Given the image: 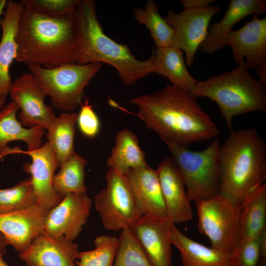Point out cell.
Wrapping results in <instances>:
<instances>
[{
  "instance_id": "cell-25",
  "label": "cell",
  "mask_w": 266,
  "mask_h": 266,
  "mask_svg": "<svg viewBox=\"0 0 266 266\" xmlns=\"http://www.w3.org/2000/svg\"><path fill=\"white\" fill-rule=\"evenodd\" d=\"M106 164L110 169L124 175L131 170L148 166L137 137L128 129L118 133L115 145L106 160Z\"/></svg>"
},
{
  "instance_id": "cell-14",
  "label": "cell",
  "mask_w": 266,
  "mask_h": 266,
  "mask_svg": "<svg viewBox=\"0 0 266 266\" xmlns=\"http://www.w3.org/2000/svg\"><path fill=\"white\" fill-rule=\"evenodd\" d=\"M175 224L167 217L144 215L130 228L152 266H171V237Z\"/></svg>"
},
{
  "instance_id": "cell-37",
  "label": "cell",
  "mask_w": 266,
  "mask_h": 266,
  "mask_svg": "<svg viewBox=\"0 0 266 266\" xmlns=\"http://www.w3.org/2000/svg\"><path fill=\"white\" fill-rule=\"evenodd\" d=\"M257 74L260 79L259 80L266 84V65L257 69Z\"/></svg>"
},
{
  "instance_id": "cell-11",
  "label": "cell",
  "mask_w": 266,
  "mask_h": 266,
  "mask_svg": "<svg viewBox=\"0 0 266 266\" xmlns=\"http://www.w3.org/2000/svg\"><path fill=\"white\" fill-rule=\"evenodd\" d=\"M15 154L27 155L31 158L32 163L24 164L23 169L31 175L37 204L46 210L51 209L64 198L56 192L53 185L54 173L59 167L53 150L47 142L31 151L8 146L3 152L2 157Z\"/></svg>"
},
{
  "instance_id": "cell-41",
  "label": "cell",
  "mask_w": 266,
  "mask_h": 266,
  "mask_svg": "<svg viewBox=\"0 0 266 266\" xmlns=\"http://www.w3.org/2000/svg\"><path fill=\"white\" fill-rule=\"evenodd\" d=\"M3 255L0 254V266H9L4 261L3 258Z\"/></svg>"
},
{
  "instance_id": "cell-9",
  "label": "cell",
  "mask_w": 266,
  "mask_h": 266,
  "mask_svg": "<svg viewBox=\"0 0 266 266\" xmlns=\"http://www.w3.org/2000/svg\"><path fill=\"white\" fill-rule=\"evenodd\" d=\"M105 179L94 202L103 226L113 231L130 228L143 215L126 176L109 169Z\"/></svg>"
},
{
  "instance_id": "cell-35",
  "label": "cell",
  "mask_w": 266,
  "mask_h": 266,
  "mask_svg": "<svg viewBox=\"0 0 266 266\" xmlns=\"http://www.w3.org/2000/svg\"><path fill=\"white\" fill-rule=\"evenodd\" d=\"M80 105V109L76 121L78 128L85 136L96 137L100 130V119L87 99L85 98L84 102H81Z\"/></svg>"
},
{
  "instance_id": "cell-40",
  "label": "cell",
  "mask_w": 266,
  "mask_h": 266,
  "mask_svg": "<svg viewBox=\"0 0 266 266\" xmlns=\"http://www.w3.org/2000/svg\"><path fill=\"white\" fill-rule=\"evenodd\" d=\"M6 97L0 95V110L5 105Z\"/></svg>"
},
{
  "instance_id": "cell-19",
  "label": "cell",
  "mask_w": 266,
  "mask_h": 266,
  "mask_svg": "<svg viewBox=\"0 0 266 266\" xmlns=\"http://www.w3.org/2000/svg\"><path fill=\"white\" fill-rule=\"evenodd\" d=\"M266 12L264 0H231L222 19L208 28L207 35L200 45V51L211 54L227 45V37L233 26L244 17Z\"/></svg>"
},
{
  "instance_id": "cell-20",
  "label": "cell",
  "mask_w": 266,
  "mask_h": 266,
  "mask_svg": "<svg viewBox=\"0 0 266 266\" xmlns=\"http://www.w3.org/2000/svg\"><path fill=\"white\" fill-rule=\"evenodd\" d=\"M143 215L166 217L167 213L156 170L147 167L132 169L125 175Z\"/></svg>"
},
{
  "instance_id": "cell-6",
  "label": "cell",
  "mask_w": 266,
  "mask_h": 266,
  "mask_svg": "<svg viewBox=\"0 0 266 266\" xmlns=\"http://www.w3.org/2000/svg\"><path fill=\"white\" fill-rule=\"evenodd\" d=\"M165 142L183 179L191 201L205 200L218 194L220 144L218 138L206 149L199 151Z\"/></svg>"
},
{
  "instance_id": "cell-2",
  "label": "cell",
  "mask_w": 266,
  "mask_h": 266,
  "mask_svg": "<svg viewBox=\"0 0 266 266\" xmlns=\"http://www.w3.org/2000/svg\"><path fill=\"white\" fill-rule=\"evenodd\" d=\"M24 8L15 37V60L29 66L53 68L76 63L77 33L74 12L60 17Z\"/></svg>"
},
{
  "instance_id": "cell-16",
  "label": "cell",
  "mask_w": 266,
  "mask_h": 266,
  "mask_svg": "<svg viewBox=\"0 0 266 266\" xmlns=\"http://www.w3.org/2000/svg\"><path fill=\"white\" fill-rule=\"evenodd\" d=\"M48 211L37 204L28 208L0 213V233L19 254L25 251L44 232Z\"/></svg>"
},
{
  "instance_id": "cell-5",
  "label": "cell",
  "mask_w": 266,
  "mask_h": 266,
  "mask_svg": "<svg viewBox=\"0 0 266 266\" xmlns=\"http://www.w3.org/2000/svg\"><path fill=\"white\" fill-rule=\"evenodd\" d=\"M189 94L215 101L230 130L235 116L266 111V84L251 75L244 61L232 70L197 81Z\"/></svg>"
},
{
  "instance_id": "cell-30",
  "label": "cell",
  "mask_w": 266,
  "mask_h": 266,
  "mask_svg": "<svg viewBox=\"0 0 266 266\" xmlns=\"http://www.w3.org/2000/svg\"><path fill=\"white\" fill-rule=\"evenodd\" d=\"M36 204L31 177L12 187L0 189V213L25 209Z\"/></svg>"
},
{
  "instance_id": "cell-36",
  "label": "cell",
  "mask_w": 266,
  "mask_h": 266,
  "mask_svg": "<svg viewBox=\"0 0 266 266\" xmlns=\"http://www.w3.org/2000/svg\"><path fill=\"white\" fill-rule=\"evenodd\" d=\"M184 9L199 10L205 8L216 1L215 0H181Z\"/></svg>"
},
{
  "instance_id": "cell-42",
  "label": "cell",
  "mask_w": 266,
  "mask_h": 266,
  "mask_svg": "<svg viewBox=\"0 0 266 266\" xmlns=\"http://www.w3.org/2000/svg\"><path fill=\"white\" fill-rule=\"evenodd\" d=\"M261 266H266V253L263 255Z\"/></svg>"
},
{
  "instance_id": "cell-13",
  "label": "cell",
  "mask_w": 266,
  "mask_h": 266,
  "mask_svg": "<svg viewBox=\"0 0 266 266\" xmlns=\"http://www.w3.org/2000/svg\"><path fill=\"white\" fill-rule=\"evenodd\" d=\"M93 201L86 193L70 194L47 213L44 233L56 238L74 241L91 213Z\"/></svg>"
},
{
  "instance_id": "cell-24",
  "label": "cell",
  "mask_w": 266,
  "mask_h": 266,
  "mask_svg": "<svg viewBox=\"0 0 266 266\" xmlns=\"http://www.w3.org/2000/svg\"><path fill=\"white\" fill-rule=\"evenodd\" d=\"M171 242L178 250L183 266H228L230 255L191 239L175 225Z\"/></svg>"
},
{
  "instance_id": "cell-17",
  "label": "cell",
  "mask_w": 266,
  "mask_h": 266,
  "mask_svg": "<svg viewBox=\"0 0 266 266\" xmlns=\"http://www.w3.org/2000/svg\"><path fill=\"white\" fill-rule=\"evenodd\" d=\"M165 203L167 217L174 224L193 218L191 200L185 191V184L171 157H166L157 169Z\"/></svg>"
},
{
  "instance_id": "cell-33",
  "label": "cell",
  "mask_w": 266,
  "mask_h": 266,
  "mask_svg": "<svg viewBox=\"0 0 266 266\" xmlns=\"http://www.w3.org/2000/svg\"><path fill=\"white\" fill-rule=\"evenodd\" d=\"M266 253V231L259 236L241 241L229 258L228 266H261Z\"/></svg>"
},
{
  "instance_id": "cell-18",
  "label": "cell",
  "mask_w": 266,
  "mask_h": 266,
  "mask_svg": "<svg viewBox=\"0 0 266 266\" xmlns=\"http://www.w3.org/2000/svg\"><path fill=\"white\" fill-rule=\"evenodd\" d=\"M80 252L78 244L74 241L43 233L19 256L26 266H77Z\"/></svg>"
},
{
  "instance_id": "cell-22",
  "label": "cell",
  "mask_w": 266,
  "mask_h": 266,
  "mask_svg": "<svg viewBox=\"0 0 266 266\" xmlns=\"http://www.w3.org/2000/svg\"><path fill=\"white\" fill-rule=\"evenodd\" d=\"M18 106L13 101L0 110V159L8 143L22 141L27 145V150H34L42 145L43 136L45 133L43 128L39 126L25 128L17 119Z\"/></svg>"
},
{
  "instance_id": "cell-15",
  "label": "cell",
  "mask_w": 266,
  "mask_h": 266,
  "mask_svg": "<svg viewBox=\"0 0 266 266\" xmlns=\"http://www.w3.org/2000/svg\"><path fill=\"white\" fill-rule=\"evenodd\" d=\"M227 45L232 49L235 63L244 62L248 69L266 65V18L255 14L251 20L237 30H231Z\"/></svg>"
},
{
  "instance_id": "cell-7",
  "label": "cell",
  "mask_w": 266,
  "mask_h": 266,
  "mask_svg": "<svg viewBox=\"0 0 266 266\" xmlns=\"http://www.w3.org/2000/svg\"><path fill=\"white\" fill-rule=\"evenodd\" d=\"M101 64L76 63L53 68L29 66L35 77L51 99V106L65 112H71L82 102L86 87L99 71Z\"/></svg>"
},
{
  "instance_id": "cell-29",
  "label": "cell",
  "mask_w": 266,
  "mask_h": 266,
  "mask_svg": "<svg viewBox=\"0 0 266 266\" xmlns=\"http://www.w3.org/2000/svg\"><path fill=\"white\" fill-rule=\"evenodd\" d=\"M133 16L140 24L145 25L149 29L156 47L171 45L173 29L161 16L158 6L154 0H148L144 9L135 7Z\"/></svg>"
},
{
  "instance_id": "cell-34",
  "label": "cell",
  "mask_w": 266,
  "mask_h": 266,
  "mask_svg": "<svg viewBox=\"0 0 266 266\" xmlns=\"http://www.w3.org/2000/svg\"><path fill=\"white\" fill-rule=\"evenodd\" d=\"M80 0H22L24 6L33 7L52 17H60L74 12Z\"/></svg>"
},
{
  "instance_id": "cell-21",
  "label": "cell",
  "mask_w": 266,
  "mask_h": 266,
  "mask_svg": "<svg viewBox=\"0 0 266 266\" xmlns=\"http://www.w3.org/2000/svg\"><path fill=\"white\" fill-rule=\"evenodd\" d=\"M24 6L20 1H7L0 20L2 35L0 41V95L6 97L12 83L10 67L17 52L15 40L18 23Z\"/></svg>"
},
{
  "instance_id": "cell-4",
  "label": "cell",
  "mask_w": 266,
  "mask_h": 266,
  "mask_svg": "<svg viewBox=\"0 0 266 266\" xmlns=\"http://www.w3.org/2000/svg\"><path fill=\"white\" fill-rule=\"evenodd\" d=\"M77 33L76 63H105L114 67L122 82L129 86L154 73L152 55L147 60L136 58L129 47L117 43L103 32L93 0H80L74 10Z\"/></svg>"
},
{
  "instance_id": "cell-10",
  "label": "cell",
  "mask_w": 266,
  "mask_h": 266,
  "mask_svg": "<svg viewBox=\"0 0 266 266\" xmlns=\"http://www.w3.org/2000/svg\"><path fill=\"white\" fill-rule=\"evenodd\" d=\"M221 11L218 5L199 10H185L176 13L169 9L164 17L173 29L170 46L183 51L188 66H192L196 52L205 39L212 17Z\"/></svg>"
},
{
  "instance_id": "cell-26",
  "label": "cell",
  "mask_w": 266,
  "mask_h": 266,
  "mask_svg": "<svg viewBox=\"0 0 266 266\" xmlns=\"http://www.w3.org/2000/svg\"><path fill=\"white\" fill-rule=\"evenodd\" d=\"M266 184L252 190L241 205V241L256 237L266 231Z\"/></svg>"
},
{
  "instance_id": "cell-38",
  "label": "cell",
  "mask_w": 266,
  "mask_h": 266,
  "mask_svg": "<svg viewBox=\"0 0 266 266\" xmlns=\"http://www.w3.org/2000/svg\"><path fill=\"white\" fill-rule=\"evenodd\" d=\"M8 245L3 234L0 233V254L3 255L6 252V247Z\"/></svg>"
},
{
  "instance_id": "cell-39",
  "label": "cell",
  "mask_w": 266,
  "mask_h": 266,
  "mask_svg": "<svg viewBox=\"0 0 266 266\" xmlns=\"http://www.w3.org/2000/svg\"><path fill=\"white\" fill-rule=\"evenodd\" d=\"M7 0H0V22L1 20V16L2 14L3 13L4 9L5 8L6 4H7Z\"/></svg>"
},
{
  "instance_id": "cell-32",
  "label": "cell",
  "mask_w": 266,
  "mask_h": 266,
  "mask_svg": "<svg viewBox=\"0 0 266 266\" xmlns=\"http://www.w3.org/2000/svg\"><path fill=\"white\" fill-rule=\"evenodd\" d=\"M113 266H152L130 228L121 231Z\"/></svg>"
},
{
  "instance_id": "cell-27",
  "label": "cell",
  "mask_w": 266,
  "mask_h": 266,
  "mask_svg": "<svg viewBox=\"0 0 266 266\" xmlns=\"http://www.w3.org/2000/svg\"><path fill=\"white\" fill-rule=\"evenodd\" d=\"M77 117L74 112L62 113L47 130V142L54 152L59 167L74 152Z\"/></svg>"
},
{
  "instance_id": "cell-23",
  "label": "cell",
  "mask_w": 266,
  "mask_h": 266,
  "mask_svg": "<svg viewBox=\"0 0 266 266\" xmlns=\"http://www.w3.org/2000/svg\"><path fill=\"white\" fill-rule=\"evenodd\" d=\"M152 55L154 73L166 77L172 85L188 94L194 89L198 80L188 71L181 49L172 46L157 47Z\"/></svg>"
},
{
  "instance_id": "cell-1",
  "label": "cell",
  "mask_w": 266,
  "mask_h": 266,
  "mask_svg": "<svg viewBox=\"0 0 266 266\" xmlns=\"http://www.w3.org/2000/svg\"><path fill=\"white\" fill-rule=\"evenodd\" d=\"M137 116L164 141L186 147L217 136L219 130L196 99L172 84L130 101Z\"/></svg>"
},
{
  "instance_id": "cell-31",
  "label": "cell",
  "mask_w": 266,
  "mask_h": 266,
  "mask_svg": "<svg viewBox=\"0 0 266 266\" xmlns=\"http://www.w3.org/2000/svg\"><path fill=\"white\" fill-rule=\"evenodd\" d=\"M95 248L80 252L78 266H113L118 244V237L101 235L94 240Z\"/></svg>"
},
{
  "instance_id": "cell-12",
  "label": "cell",
  "mask_w": 266,
  "mask_h": 266,
  "mask_svg": "<svg viewBox=\"0 0 266 266\" xmlns=\"http://www.w3.org/2000/svg\"><path fill=\"white\" fill-rule=\"evenodd\" d=\"M9 94L21 110L19 121L23 127L39 126L47 130L56 119L52 107L44 103L46 93L31 72H24L12 81Z\"/></svg>"
},
{
  "instance_id": "cell-3",
  "label": "cell",
  "mask_w": 266,
  "mask_h": 266,
  "mask_svg": "<svg viewBox=\"0 0 266 266\" xmlns=\"http://www.w3.org/2000/svg\"><path fill=\"white\" fill-rule=\"evenodd\" d=\"M218 195L241 206L266 178V144L254 128L231 130L219 147Z\"/></svg>"
},
{
  "instance_id": "cell-8",
  "label": "cell",
  "mask_w": 266,
  "mask_h": 266,
  "mask_svg": "<svg viewBox=\"0 0 266 266\" xmlns=\"http://www.w3.org/2000/svg\"><path fill=\"white\" fill-rule=\"evenodd\" d=\"M195 202L200 233L208 237L212 247L230 255L241 242V206L218 194Z\"/></svg>"
},
{
  "instance_id": "cell-28",
  "label": "cell",
  "mask_w": 266,
  "mask_h": 266,
  "mask_svg": "<svg viewBox=\"0 0 266 266\" xmlns=\"http://www.w3.org/2000/svg\"><path fill=\"white\" fill-rule=\"evenodd\" d=\"M85 159L74 151L73 154L59 167L54 174L53 185L62 197L70 194L86 193L85 184Z\"/></svg>"
}]
</instances>
